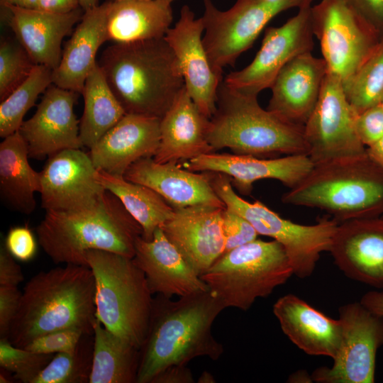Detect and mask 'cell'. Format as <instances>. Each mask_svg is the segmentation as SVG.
<instances>
[{"instance_id":"22","label":"cell","mask_w":383,"mask_h":383,"mask_svg":"<svg viewBox=\"0 0 383 383\" xmlns=\"http://www.w3.org/2000/svg\"><path fill=\"white\" fill-rule=\"evenodd\" d=\"M123 177L152 189L174 209L199 204L226 207L212 187L209 171L194 172L176 162L144 157L132 164Z\"/></svg>"},{"instance_id":"19","label":"cell","mask_w":383,"mask_h":383,"mask_svg":"<svg viewBox=\"0 0 383 383\" xmlns=\"http://www.w3.org/2000/svg\"><path fill=\"white\" fill-rule=\"evenodd\" d=\"M184 168L194 172H215L231 177L233 187L248 195L254 182L264 179L279 180L292 188L313 169L307 155H289L265 159L252 155L216 152L201 155L187 161Z\"/></svg>"},{"instance_id":"46","label":"cell","mask_w":383,"mask_h":383,"mask_svg":"<svg viewBox=\"0 0 383 383\" xmlns=\"http://www.w3.org/2000/svg\"><path fill=\"white\" fill-rule=\"evenodd\" d=\"M192 373L187 365H172L159 373L151 383H193Z\"/></svg>"},{"instance_id":"52","label":"cell","mask_w":383,"mask_h":383,"mask_svg":"<svg viewBox=\"0 0 383 383\" xmlns=\"http://www.w3.org/2000/svg\"><path fill=\"white\" fill-rule=\"evenodd\" d=\"M199 383H213L216 382L213 376L207 371H204L198 380Z\"/></svg>"},{"instance_id":"36","label":"cell","mask_w":383,"mask_h":383,"mask_svg":"<svg viewBox=\"0 0 383 383\" xmlns=\"http://www.w3.org/2000/svg\"><path fill=\"white\" fill-rule=\"evenodd\" d=\"M87 335L76 349L55 354L33 383L89 382L93 343L85 341Z\"/></svg>"},{"instance_id":"2","label":"cell","mask_w":383,"mask_h":383,"mask_svg":"<svg viewBox=\"0 0 383 383\" xmlns=\"http://www.w3.org/2000/svg\"><path fill=\"white\" fill-rule=\"evenodd\" d=\"M96 318L91 270L65 265L40 272L26 283L7 339L24 348L40 335L62 329L92 335Z\"/></svg>"},{"instance_id":"1","label":"cell","mask_w":383,"mask_h":383,"mask_svg":"<svg viewBox=\"0 0 383 383\" xmlns=\"http://www.w3.org/2000/svg\"><path fill=\"white\" fill-rule=\"evenodd\" d=\"M224 309L209 289L177 301L162 294L153 298L147 335L140 349L136 383H151L166 368L187 365L198 357L219 359L224 350L211 327Z\"/></svg>"},{"instance_id":"25","label":"cell","mask_w":383,"mask_h":383,"mask_svg":"<svg viewBox=\"0 0 383 383\" xmlns=\"http://www.w3.org/2000/svg\"><path fill=\"white\" fill-rule=\"evenodd\" d=\"M133 260L145 273L152 294L182 297L209 289L160 228L150 240L138 238Z\"/></svg>"},{"instance_id":"10","label":"cell","mask_w":383,"mask_h":383,"mask_svg":"<svg viewBox=\"0 0 383 383\" xmlns=\"http://www.w3.org/2000/svg\"><path fill=\"white\" fill-rule=\"evenodd\" d=\"M313 0H237L228 10H219L211 0H203V44L213 70L233 66L249 49L266 25L277 15L293 8L311 5Z\"/></svg>"},{"instance_id":"3","label":"cell","mask_w":383,"mask_h":383,"mask_svg":"<svg viewBox=\"0 0 383 383\" xmlns=\"http://www.w3.org/2000/svg\"><path fill=\"white\" fill-rule=\"evenodd\" d=\"M97 62L126 113L161 118L185 87L164 38L113 43Z\"/></svg>"},{"instance_id":"44","label":"cell","mask_w":383,"mask_h":383,"mask_svg":"<svg viewBox=\"0 0 383 383\" xmlns=\"http://www.w3.org/2000/svg\"><path fill=\"white\" fill-rule=\"evenodd\" d=\"M383 38V0H342Z\"/></svg>"},{"instance_id":"16","label":"cell","mask_w":383,"mask_h":383,"mask_svg":"<svg viewBox=\"0 0 383 383\" xmlns=\"http://www.w3.org/2000/svg\"><path fill=\"white\" fill-rule=\"evenodd\" d=\"M204 32L201 17L196 18L189 6L184 5L178 21L164 38L177 59L188 94L200 111L211 118L216 109L223 78L209 62L202 40Z\"/></svg>"},{"instance_id":"33","label":"cell","mask_w":383,"mask_h":383,"mask_svg":"<svg viewBox=\"0 0 383 383\" xmlns=\"http://www.w3.org/2000/svg\"><path fill=\"white\" fill-rule=\"evenodd\" d=\"M84 111L79 121V138L90 149L126 113L111 89L98 64L88 75L82 91Z\"/></svg>"},{"instance_id":"35","label":"cell","mask_w":383,"mask_h":383,"mask_svg":"<svg viewBox=\"0 0 383 383\" xmlns=\"http://www.w3.org/2000/svg\"><path fill=\"white\" fill-rule=\"evenodd\" d=\"M343 85L347 99L357 114L380 104L383 98V38Z\"/></svg>"},{"instance_id":"11","label":"cell","mask_w":383,"mask_h":383,"mask_svg":"<svg viewBox=\"0 0 383 383\" xmlns=\"http://www.w3.org/2000/svg\"><path fill=\"white\" fill-rule=\"evenodd\" d=\"M311 23L327 72L338 77L343 84L354 75L382 39L342 0H321L311 6Z\"/></svg>"},{"instance_id":"49","label":"cell","mask_w":383,"mask_h":383,"mask_svg":"<svg viewBox=\"0 0 383 383\" xmlns=\"http://www.w3.org/2000/svg\"><path fill=\"white\" fill-rule=\"evenodd\" d=\"M367 155L383 168V137L366 148Z\"/></svg>"},{"instance_id":"21","label":"cell","mask_w":383,"mask_h":383,"mask_svg":"<svg viewBox=\"0 0 383 383\" xmlns=\"http://www.w3.org/2000/svg\"><path fill=\"white\" fill-rule=\"evenodd\" d=\"M160 118L126 113L88 152L94 167L123 176L138 160L153 157L160 142Z\"/></svg>"},{"instance_id":"30","label":"cell","mask_w":383,"mask_h":383,"mask_svg":"<svg viewBox=\"0 0 383 383\" xmlns=\"http://www.w3.org/2000/svg\"><path fill=\"white\" fill-rule=\"evenodd\" d=\"M0 143V196L15 211L29 215L35 209V193L40 191V174L30 165L26 142L18 131Z\"/></svg>"},{"instance_id":"28","label":"cell","mask_w":383,"mask_h":383,"mask_svg":"<svg viewBox=\"0 0 383 383\" xmlns=\"http://www.w3.org/2000/svg\"><path fill=\"white\" fill-rule=\"evenodd\" d=\"M108 2L84 11L71 38L62 50L58 66L52 71V84L81 94L85 81L97 64L98 50L106 41Z\"/></svg>"},{"instance_id":"27","label":"cell","mask_w":383,"mask_h":383,"mask_svg":"<svg viewBox=\"0 0 383 383\" xmlns=\"http://www.w3.org/2000/svg\"><path fill=\"white\" fill-rule=\"evenodd\" d=\"M209 120L184 87L160 118V142L155 161L178 163L213 152L207 140Z\"/></svg>"},{"instance_id":"31","label":"cell","mask_w":383,"mask_h":383,"mask_svg":"<svg viewBox=\"0 0 383 383\" xmlns=\"http://www.w3.org/2000/svg\"><path fill=\"white\" fill-rule=\"evenodd\" d=\"M140 350L116 335L96 318L89 383H133L137 381Z\"/></svg>"},{"instance_id":"24","label":"cell","mask_w":383,"mask_h":383,"mask_svg":"<svg viewBox=\"0 0 383 383\" xmlns=\"http://www.w3.org/2000/svg\"><path fill=\"white\" fill-rule=\"evenodd\" d=\"M16 39L36 65L54 70L59 65L63 38L82 17V8L66 13L1 5Z\"/></svg>"},{"instance_id":"18","label":"cell","mask_w":383,"mask_h":383,"mask_svg":"<svg viewBox=\"0 0 383 383\" xmlns=\"http://www.w3.org/2000/svg\"><path fill=\"white\" fill-rule=\"evenodd\" d=\"M225 208L199 204L174 209L173 216L160 227L199 276L224 252L222 217Z\"/></svg>"},{"instance_id":"39","label":"cell","mask_w":383,"mask_h":383,"mask_svg":"<svg viewBox=\"0 0 383 383\" xmlns=\"http://www.w3.org/2000/svg\"><path fill=\"white\" fill-rule=\"evenodd\" d=\"M86 334L77 328L55 331L34 338L24 348L40 354L55 355L73 350Z\"/></svg>"},{"instance_id":"34","label":"cell","mask_w":383,"mask_h":383,"mask_svg":"<svg viewBox=\"0 0 383 383\" xmlns=\"http://www.w3.org/2000/svg\"><path fill=\"white\" fill-rule=\"evenodd\" d=\"M52 70L37 65L28 79L0 104V137L18 131L23 118L39 95L52 84Z\"/></svg>"},{"instance_id":"48","label":"cell","mask_w":383,"mask_h":383,"mask_svg":"<svg viewBox=\"0 0 383 383\" xmlns=\"http://www.w3.org/2000/svg\"><path fill=\"white\" fill-rule=\"evenodd\" d=\"M360 301L372 312L383 316V291H370L362 296Z\"/></svg>"},{"instance_id":"40","label":"cell","mask_w":383,"mask_h":383,"mask_svg":"<svg viewBox=\"0 0 383 383\" xmlns=\"http://www.w3.org/2000/svg\"><path fill=\"white\" fill-rule=\"evenodd\" d=\"M222 228L225 242L224 252L257 238L258 233L251 223L227 207L223 211Z\"/></svg>"},{"instance_id":"14","label":"cell","mask_w":383,"mask_h":383,"mask_svg":"<svg viewBox=\"0 0 383 383\" xmlns=\"http://www.w3.org/2000/svg\"><path fill=\"white\" fill-rule=\"evenodd\" d=\"M311 5L279 27L265 30L262 45L253 60L243 69L230 72L223 82L239 91L257 96L270 88L280 70L292 59L313 48L311 23Z\"/></svg>"},{"instance_id":"41","label":"cell","mask_w":383,"mask_h":383,"mask_svg":"<svg viewBox=\"0 0 383 383\" xmlns=\"http://www.w3.org/2000/svg\"><path fill=\"white\" fill-rule=\"evenodd\" d=\"M38 240L27 225L14 226L9 229L5 239L9 252L16 260L27 262L37 252Z\"/></svg>"},{"instance_id":"45","label":"cell","mask_w":383,"mask_h":383,"mask_svg":"<svg viewBox=\"0 0 383 383\" xmlns=\"http://www.w3.org/2000/svg\"><path fill=\"white\" fill-rule=\"evenodd\" d=\"M24 277L21 266L5 246L0 250V286L18 287Z\"/></svg>"},{"instance_id":"56","label":"cell","mask_w":383,"mask_h":383,"mask_svg":"<svg viewBox=\"0 0 383 383\" xmlns=\"http://www.w3.org/2000/svg\"><path fill=\"white\" fill-rule=\"evenodd\" d=\"M264 1H277V0H264Z\"/></svg>"},{"instance_id":"20","label":"cell","mask_w":383,"mask_h":383,"mask_svg":"<svg viewBox=\"0 0 383 383\" xmlns=\"http://www.w3.org/2000/svg\"><path fill=\"white\" fill-rule=\"evenodd\" d=\"M329 252L345 276L383 288V216L338 223Z\"/></svg>"},{"instance_id":"37","label":"cell","mask_w":383,"mask_h":383,"mask_svg":"<svg viewBox=\"0 0 383 383\" xmlns=\"http://www.w3.org/2000/svg\"><path fill=\"white\" fill-rule=\"evenodd\" d=\"M37 65L17 41L4 39L0 44V101L25 82Z\"/></svg>"},{"instance_id":"50","label":"cell","mask_w":383,"mask_h":383,"mask_svg":"<svg viewBox=\"0 0 383 383\" xmlns=\"http://www.w3.org/2000/svg\"><path fill=\"white\" fill-rule=\"evenodd\" d=\"M1 5H11L25 9H38V0H0Z\"/></svg>"},{"instance_id":"12","label":"cell","mask_w":383,"mask_h":383,"mask_svg":"<svg viewBox=\"0 0 383 383\" xmlns=\"http://www.w3.org/2000/svg\"><path fill=\"white\" fill-rule=\"evenodd\" d=\"M357 115L341 80L327 72L317 104L304 124L308 156L314 165L366 153L356 131Z\"/></svg>"},{"instance_id":"29","label":"cell","mask_w":383,"mask_h":383,"mask_svg":"<svg viewBox=\"0 0 383 383\" xmlns=\"http://www.w3.org/2000/svg\"><path fill=\"white\" fill-rule=\"evenodd\" d=\"M106 41L129 43L164 38L173 19L171 4L161 0H109Z\"/></svg>"},{"instance_id":"8","label":"cell","mask_w":383,"mask_h":383,"mask_svg":"<svg viewBox=\"0 0 383 383\" xmlns=\"http://www.w3.org/2000/svg\"><path fill=\"white\" fill-rule=\"evenodd\" d=\"M292 274L283 245L257 238L224 252L200 277L226 308L247 311Z\"/></svg>"},{"instance_id":"47","label":"cell","mask_w":383,"mask_h":383,"mask_svg":"<svg viewBox=\"0 0 383 383\" xmlns=\"http://www.w3.org/2000/svg\"><path fill=\"white\" fill-rule=\"evenodd\" d=\"M81 8L79 0H38V9L42 11L66 13Z\"/></svg>"},{"instance_id":"13","label":"cell","mask_w":383,"mask_h":383,"mask_svg":"<svg viewBox=\"0 0 383 383\" xmlns=\"http://www.w3.org/2000/svg\"><path fill=\"white\" fill-rule=\"evenodd\" d=\"M343 328L340 350L330 367L316 369L311 379L320 383H373L376 355L383 346V316L360 301L339 308Z\"/></svg>"},{"instance_id":"5","label":"cell","mask_w":383,"mask_h":383,"mask_svg":"<svg viewBox=\"0 0 383 383\" xmlns=\"http://www.w3.org/2000/svg\"><path fill=\"white\" fill-rule=\"evenodd\" d=\"M207 140L213 152L223 148L257 157L279 154L307 155L304 126L262 109L257 96L221 82L216 109L209 120Z\"/></svg>"},{"instance_id":"15","label":"cell","mask_w":383,"mask_h":383,"mask_svg":"<svg viewBox=\"0 0 383 383\" xmlns=\"http://www.w3.org/2000/svg\"><path fill=\"white\" fill-rule=\"evenodd\" d=\"M89 153L67 149L51 156L40 174L41 206L47 211H75L94 205L106 189L96 180Z\"/></svg>"},{"instance_id":"53","label":"cell","mask_w":383,"mask_h":383,"mask_svg":"<svg viewBox=\"0 0 383 383\" xmlns=\"http://www.w3.org/2000/svg\"><path fill=\"white\" fill-rule=\"evenodd\" d=\"M4 370V372L2 371L0 373V382L1 383H10L11 382V379L9 378V375L6 374L7 371L2 369Z\"/></svg>"},{"instance_id":"55","label":"cell","mask_w":383,"mask_h":383,"mask_svg":"<svg viewBox=\"0 0 383 383\" xmlns=\"http://www.w3.org/2000/svg\"><path fill=\"white\" fill-rule=\"evenodd\" d=\"M380 105H381L382 107L383 108V98H382V101H381Z\"/></svg>"},{"instance_id":"38","label":"cell","mask_w":383,"mask_h":383,"mask_svg":"<svg viewBox=\"0 0 383 383\" xmlns=\"http://www.w3.org/2000/svg\"><path fill=\"white\" fill-rule=\"evenodd\" d=\"M54 355L37 353L0 339V366L23 383H33Z\"/></svg>"},{"instance_id":"43","label":"cell","mask_w":383,"mask_h":383,"mask_svg":"<svg viewBox=\"0 0 383 383\" xmlns=\"http://www.w3.org/2000/svg\"><path fill=\"white\" fill-rule=\"evenodd\" d=\"M22 292L18 287L0 286V338H7L17 314Z\"/></svg>"},{"instance_id":"7","label":"cell","mask_w":383,"mask_h":383,"mask_svg":"<svg viewBox=\"0 0 383 383\" xmlns=\"http://www.w3.org/2000/svg\"><path fill=\"white\" fill-rule=\"evenodd\" d=\"M86 261L95 280L96 317L140 350L147 335L153 301L145 273L133 258L111 252L89 250Z\"/></svg>"},{"instance_id":"4","label":"cell","mask_w":383,"mask_h":383,"mask_svg":"<svg viewBox=\"0 0 383 383\" xmlns=\"http://www.w3.org/2000/svg\"><path fill=\"white\" fill-rule=\"evenodd\" d=\"M38 244L55 264L87 266L86 253L99 250L133 258L143 235L140 224L111 192L75 211H45L35 228Z\"/></svg>"},{"instance_id":"23","label":"cell","mask_w":383,"mask_h":383,"mask_svg":"<svg viewBox=\"0 0 383 383\" xmlns=\"http://www.w3.org/2000/svg\"><path fill=\"white\" fill-rule=\"evenodd\" d=\"M327 74L325 60L304 52L280 70L272 87L267 110L283 119L304 126L314 109Z\"/></svg>"},{"instance_id":"32","label":"cell","mask_w":383,"mask_h":383,"mask_svg":"<svg viewBox=\"0 0 383 383\" xmlns=\"http://www.w3.org/2000/svg\"><path fill=\"white\" fill-rule=\"evenodd\" d=\"M94 176L140 224L145 240H152L156 229L173 216L174 209L152 189L102 170L96 169Z\"/></svg>"},{"instance_id":"54","label":"cell","mask_w":383,"mask_h":383,"mask_svg":"<svg viewBox=\"0 0 383 383\" xmlns=\"http://www.w3.org/2000/svg\"><path fill=\"white\" fill-rule=\"evenodd\" d=\"M161 1H165V2L169 3V4H171L174 0H161Z\"/></svg>"},{"instance_id":"17","label":"cell","mask_w":383,"mask_h":383,"mask_svg":"<svg viewBox=\"0 0 383 383\" xmlns=\"http://www.w3.org/2000/svg\"><path fill=\"white\" fill-rule=\"evenodd\" d=\"M79 94L54 84L45 91L35 113L18 130L29 157L42 159L61 150L83 147L79 121L74 112Z\"/></svg>"},{"instance_id":"42","label":"cell","mask_w":383,"mask_h":383,"mask_svg":"<svg viewBox=\"0 0 383 383\" xmlns=\"http://www.w3.org/2000/svg\"><path fill=\"white\" fill-rule=\"evenodd\" d=\"M355 128L358 137L367 148L383 137V108L380 104L357 115Z\"/></svg>"},{"instance_id":"51","label":"cell","mask_w":383,"mask_h":383,"mask_svg":"<svg viewBox=\"0 0 383 383\" xmlns=\"http://www.w3.org/2000/svg\"><path fill=\"white\" fill-rule=\"evenodd\" d=\"M99 0H79L80 7L83 11L88 10L98 6Z\"/></svg>"},{"instance_id":"6","label":"cell","mask_w":383,"mask_h":383,"mask_svg":"<svg viewBox=\"0 0 383 383\" xmlns=\"http://www.w3.org/2000/svg\"><path fill=\"white\" fill-rule=\"evenodd\" d=\"M284 204L318 208L338 222L383 216V168L367 153L314 165Z\"/></svg>"},{"instance_id":"57","label":"cell","mask_w":383,"mask_h":383,"mask_svg":"<svg viewBox=\"0 0 383 383\" xmlns=\"http://www.w3.org/2000/svg\"></svg>"},{"instance_id":"9","label":"cell","mask_w":383,"mask_h":383,"mask_svg":"<svg viewBox=\"0 0 383 383\" xmlns=\"http://www.w3.org/2000/svg\"><path fill=\"white\" fill-rule=\"evenodd\" d=\"M211 183L216 194L229 208L248 220L258 235L279 242L284 248L294 274L304 279L313 272L323 252L329 251L338 222L322 218L313 225H302L281 217L260 201L249 202L238 196L231 177L210 172Z\"/></svg>"},{"instance_id":"26","label":"cell","mask_w":383,"mask_h":383,"mask_svg":"<svg viewBox=\"0 0 383 383\" xmlns=\"http://www.w3.org/2000/svg\"><path fill=\"white\" fill-rule=\"evenodd\" d=\"M272 310L282 332L305 353L336 357L343 338L339 318L327 316L292 294L279 298Z\"/></svg>"}]
</instances>
